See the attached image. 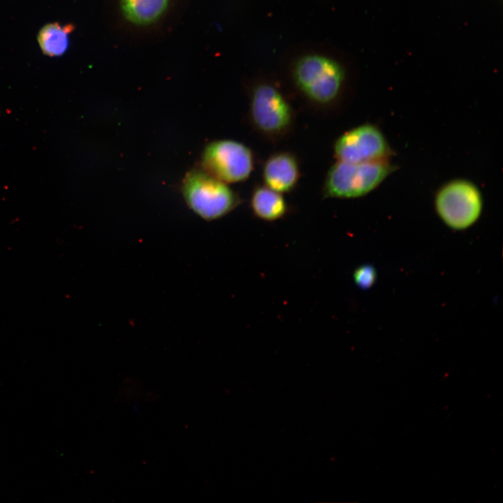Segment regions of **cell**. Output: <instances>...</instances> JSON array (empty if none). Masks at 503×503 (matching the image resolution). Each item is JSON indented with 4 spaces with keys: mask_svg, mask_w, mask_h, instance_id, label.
Here are the masks:
<instances>
[{
    "mask_svg": "<svg viewBox=\"0 0 503 503\" xmlns=\"http://www.w3.org/2000/svg\"><path fill=\"white\" fill-rule=\"evenodd\" d=\"M182 193L189 207L208 221L225 217L241 202L239 196L226 183L202 168L187 173L183 180Z\"/></svg>",
    "mask_w": 503,
    "mask_h": 503,
    "instance_id": "7a4b0ae2",
    "label": "cell"
},
{
    "mask_svg": "<svg viewBox=\"0 0 503 503\" xmlns=\"http://www.w3.org/2000/svg\"><path fill=\"white\" fill-rule=\"evenodd\" d=\"M435 206L437 214L451 228L464 230L480 217L483 196L479 187L467 180L448 182L437 191Z\"/></svg>",
    "mask_w": 503,
    "mask_h": 503,
    "instance_id": "5b68a950",
    "label": "cell"
},
{
    "mask_svg": "<svg viewBox=\"0 0 503 503\" xmlns=\"http://www.w3.org/2000/svg\"><path fill=\"white\" fill-rule=\"evenodd\" d=\"M250 208L256 218L265 221L279 220L288 212L287 203L282 194L265 185L257 186L253 190Z\"/></svg>",
    "mask_w": 503,
    "mask_h": 503,
    "instance_id": "9c48e42d",
    "label": "cell"
},
{
    "mask_svg": "<svg viewBox=\"0 0 503 503\" xmlns=\"http://www.w3.org/2000/svg\"><path fill=\"white\" fill-rule=\"evenodd\" d=\"M262 175L266 187L281 194L290 192L300 177L298 161L291 152L275 153L265 161Z\"/></svg>",
    "mask_w": 503,
    "mask_h": 503,
    "instance_id": "ba28073f",
    "label": "cell"
},
{
    "mask_svg": "<svg viewBox=\"0 0 503 503\" xmlns=\"http://www.w3.org/2000/svg\"><path fill=\"white\" fill-rule=\"evenodd\" d=\"M72 24L61 25L48 23L39 31L37 41L42 52L48 57H60L68 50L69 36L74 29Z\"/></svg>",
    "mask_w": 503,
    "mask_h": 503,
    "instance_id": "8fae6325",
    "label": "cell"
},
{
    "mask_svg": "<svg viewBox=\"0 0 503 503\" xmlns=\"http://www.w3.org/2000/svg\"><path fill=\"white\" fill-rule=\"evenodd\" d=\"M388 161L351 163L337 161L325 177L323 196L328 198H356L372 191L392 173Z\"/></svg>",
    "mask_w": 503,
    "mask_h": 503,
    "instance_id": "277c9868",
    "label": "cell"
},
{
    "mask_svg": "<svg viewBox=\"0 0 503 503\" xmlns=\"http://www.w3.org/2000/svg\"><path fill=\"white\" fill-rule=\"evenodd\" d=\"M333 151L337 161L351 163L386 161L391 154L384 133L372 124L358 125L342 134Z\"/></svg>",
    "mask_w": 503,
    "mask_h": 503,
    "instance_id": "52a82bcc",
    "label": "cell"
},
{
    "mask_svg": "<svg viewBox=\"0 0 503 503\" xmlns=\"http://www.w3.org/2000/svg\"><path fill=\"white\" fill-rule=\"evenodd\" d=\"M353 278L358 287L363 290L368 289L376 281V270L372 265H361L354 270Z\"/></svg>",
    "mask_w": 503,
    "mask_h": 503,
    "instance_id": "7c38bea8",
    "label": "cell"
},
{
    "mask_svg": "<svg viewBox=\"0 0 503 503\" xmlns=\"http://www.w3.org/2000/svg\"><path fill=\"white\" fill-rule=\"evenodd\" d=\"M254 165L252 150L245 144L233 140H218L207 144L201 156V168L226 183L246 180Z\"/></svg>",
    "mask_w": 503,
    "mask_h": 503,
    "instance_id": "8992f818",
    "label": "cell"
},
{
    "mask_svg": "<svg viewBox=\"0 0 503 503\" xmlns=\"http://www.w3.org/2000/svg\"><path fill=\"white\" fill-rule=\"evenodd\" d=\"M249 97V117L259 133L276 139L290 131L295 119L293 108L275 85L258 82L252 87Z\"/></svg>",
    "mask_w": 503,
    "mask_h": 503,
    "instance_id": "3957f363",
    "label": "cell"
},
{
    "mask_svg": "<svg viewBox=\"0 0 503 503\" xmlns=\"http://www.w3.org/2000/svg\"><path fill=\"white\" fill-rule=\"evenodd\" d=\"M291 77L296 89L309 103L329 108L335 104L343 92L346 71L334 57L308 52L293 62Z\"/></svg>",
    "mask_w": 503,
    "mask_h": 503,
    "instance_id": "6da1fadb",
    "label": "cell"
},
{
    "mask_svg": "<svg viewBox=\"0 0 503 503\" xmlns=\"http://www.w3.org/2000/svg\"><path fill=\"white\" fill-rule=\"evenodd\" d=\"M170 0H119L124 17L137 26H150L166 12Z\"/></svg>",
    "mask_w": 503,
    "mask_h": 503,
    "instance_id": "30bf717a",
    "label": "cell"
}]
</instances>
